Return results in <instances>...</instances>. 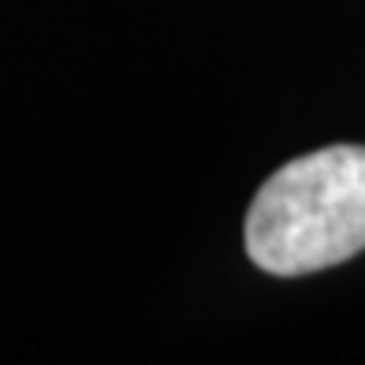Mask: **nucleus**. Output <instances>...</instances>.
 Masks as SVG:
<instances>
[{"instance_id": "nucleus-1", "label": "nucleus", "mask_w": 365, "mask_h": 365, "mask_svg": "<svg viewBox=\"0 0 365 365\" xmlns=\"http://www.w3.org/2000/svg\"><path fill=\"white\" fill-rule=\"evenodd\" d=\"M365 250V145H328L276 168L246 212V254L272 276H309Z\"/></svg>"}]
</instances>
